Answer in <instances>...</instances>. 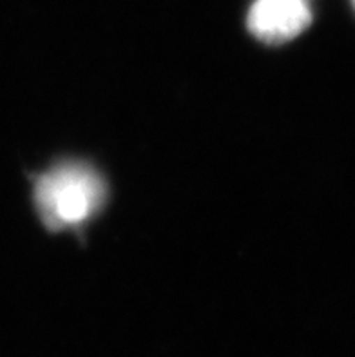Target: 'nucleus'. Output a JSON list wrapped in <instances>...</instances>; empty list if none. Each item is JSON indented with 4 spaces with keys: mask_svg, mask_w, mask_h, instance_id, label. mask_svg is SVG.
I'll use <instances>...</instances> for the list:
<instances>
[{
    "mask_svg": "<svg viewBox=\"0 0 355 357\" xmlns=\"http://www.w3.org/2000/svg\"><path fill=\"white\" fill-rule=\"evenodd\" d=\"M312 22L305 0H256L248 11V29L266 44H281L296 38Z\"/></svg>",
    "mask_w": 355,
    "mask_h": 357,
    "instance_id": "obj_2",
    "label": "nucleus"
},
{
    "mask_svg": "<svg viewBox=\"0 0 355 357\" xmlns=\"http://www.w3.org/2000/svg\"><path fill=\"white\" fill-rule=\"evenodd\" d=\"M354 4H355V0H354Z\"/></svg>",
    "mask_w": 355,
    "mask_h": 357,
    "instance_id": "obj_3",
    "label": "nucleus"
},
{
    "mask_svg": "<svg viewBox=\"0 0 355 357\" xmlns=\"http://www.w3.org/2000/svg\"><path fill=\"white\" fill-rule=\"evenodd\" d=\"M36 213L51 231L75 229L91 220L105 202V183L86 163L54 165L36 180Z\"/></svg>",
    "mask_w": 355,
    "mask_h": 357,
    "instance_id": "obj_1",
    "label": "nucleus"
}]
</instances>
